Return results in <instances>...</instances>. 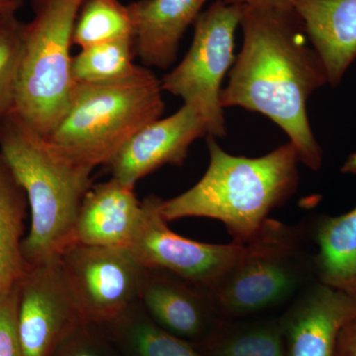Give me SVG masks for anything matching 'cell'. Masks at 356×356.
Here are the masks:
<instances>
[{
  "label": "cell",
  "instance_id": "cell-5",
  "mask_svg": "<svg viewBox=\"0 0 356 356\" xmlns=\"http://www.w3.org/2000/svg\"><path fill=\"white\" fill-rule=\"evenodd\" d=\"M318 281L305 222L268 219L209 293L224 320L280 314Z\"/></svg>",
  "mask_w": 356,
  "mask_h": 356
},
{
  "label": "cell",
  "instance_id": "cell-18",
  "mask_svg": "<svg viewBox=\"0 0 356 356\" xmlns=\"http://www.w3.org/2000/svg\"><path fill=\"white\" fill-rule=\"evenodd\" d=\"M195 346L205 356H286L280 314L222 318Z\"/></svg>",
  "mask_w": 356,
  "mask_h": 356
},
{
  "label": "cell",
  "instance_id": "cell-7",
  "mask_svg": "<svg viewBox=\"0 0 356 356\" xmlns=\"http://www.w3.org/2000/svg\"><path fill=\"white\" fill-rule=\"evenodd\" d=\"M243 4L217 0L194 22L192 44L184 60L161 79V88L178 96L202 117L208 135L226 136L222 83L236 58L235 34L245 13Z\"/></svg>",
  "mask_w": 356,
  "mask_h": 356
},
{
  "label": "cell",
  "instance_id": "cell-6",
  "mask_svg": "<svg viewBox=\"0 0 356 356\" xmlns=\"http://www.w3.org/2000/svg\"><path fill=\"white\" fill-rule=\"evenodd\" d=\"M86 0H33L34 17L23 24V49L14 111L42 136L69 104L74 83V26Z\"/></svg>",
  "mask_w": 356,
  "mask_h": 356
},
{
  "label": "cell",
  "instance_id": "cell-3",
  "mask_svg": "<svg viewBox=\"0 0 356 356\" xmlns=\"http://www.w3.org/2000/svg\"><path fill=\"white\" fill-rule=\"evenodd\" d=\"M0 153L22 187L31 227L22 243L27 267L57 261L74 229L93 170L74 163L14 110L0 124Z\"/></svg>",
  "mask_w": 356,
  "mask_h": 356
},
{
  "label": "cell",
  "instance_id": "cell-25",
  "mask_svg": "<svg viewBox=\"0 0 356 356\" xmlns=\"http://www.w3.org/2000/svg\"><path fill=\"white\" fill-rule=\"evenodd\" d=\"M19 281L0 293V356H24L18 327Z\"/></svg>",
  "mask_w": 356,
  "mask_h": 356
},
{
  "label": "cell",
  "instance_id": "cell-26",
  "mask_svg": "<svg viewBox=\"0 0 356 356\" xmlns=\"http://www.w3.org/2000/svg\"><path fill=\"white\" fill-rule=\"evenodd\" d=\"M336 356H356V318L341 330L337 339Z\"/></svg>",
  "mask_w": 356,
  "mask_h": 356
},
{
  "label": "cell",
  "instance_id": "cell-28",
  "mask_svg": "<svg viewBox=\"0 0 356 356\" xmlns=\"http://www.w3.org/2000/svg\"><path fill=\"white\" fill-rule=\"evenodd\" d=\"M23 4L24 0H0V13L16 14Z\"/></svg>",
  "mask_w": 356,
  "mask_h": 356
},
{
  "label": "cell",
  "instance_id": "cell-24",
  "mask_svg": "<svg viewBox=\"0 0 356 356\" xmlns=\"http://www.w3.org/2000/svg\"><path fill=\"white\" fill-rule=\"evenodd\" d=\"M51 356H123L98 325L84 323L77 327Z\"/></svg>",
  "mask_w": 356,
  "mask_h": 356
},
{
  "label": "cell",
  "instance_id": "cell-17",
  "mask_svg": "<svg viewBox=\"0 0 356 356\" xmlns=\"http://www.w3.org/2000/svg\"><path fill=\"white\" fill-rule=\"evenodd\" d=\"M318 281L356 296V206L339 216L305 221Z\"/></svg>",
  "mask_w": 356,
  "mask_h": 356
},
{
  "label": "cell",
  "instance_id": "cell-9",
  "mask_svg": "<svg viewBox=\"0 0 356 356\" xmlns=\"http://www.w3.org/2000/svg\"><path fill=\"white\" fill-rule=\"evenodd\" d=\"M163 199L147 196L127 248L140 266L168 271L210 292L240 254L243 245L196 242L177 235L161 215Z\"/></svg>",
  "mask_w": 356,
  "mask_h": 356
},
{
  "label": "cell",
  "instance_id": "cell-11",
  "mask_svg": "<svg viewBox=\"0 0 356 356\" xmlns=\"http://www.w3.org/2000/svg\"><path fill=\"white\" fill-rule=\"evenodd\" d=\"M356 318V296L316 281L281 313L286 356H336L341 330Z\"/></svg>",
  "mask_w": 356,
  "mask_h": 356
},
{
  "label": "cell",
  "instance_id": "cell-16",
  "mask_svg": "<svg viewBox=\"0 0 356 356\" xmlns=\"http://www.w3.org/2000/svg\"><path fill=\"white\" fill-rule=\"evenodd\" d=\"M294 8L337 88L356 60V0H296Z\"/></svg>",
  "mask_w": 356,
  "mask_h": 356
},
{
  "label": "cell",
  "instance_id": "cell-23",
  "mask_svg": "<svg viewBox=\"0 0 356 356\" xmlns=\"http://www.w3.org/2000/svg\"><path fill=\"white\" fill-rule=\"evenodd\" d=\"M23 49V23L0 13V124L14 108Z\"/></svg>",
  "mask_w": 356,
  "mask_h": 356
},
{
  "label": "cell",
  "instance_id": "cell-12",
  "mask_svg": "<svg viewBox=\"0 0 356 356\" xmlns=\"http://www.w3.org/2000/svg\"><path fill=\"white\" fill-rule=\"evenodd\" d=\"M207 135L202 117L184 104L175 114L140 129L106 166L115 179L135 187L161 166H184L191 145Z\"/></svg>",
  "mask_w": 356,
  "mask_h": 356
},
{
  "label": "cell",
  "instance_id": "cell-19",
  "mask_svg": "<svg viewBox=\"0 0 356 356\" xmlns=\"http://www.w3.org/2000/svg\"><path fill=\"white\" fill-rule=\"evenodd\" d=\"M98 327L123 356H205L194 344L161 329L139 301L112 322Z\"/></svg>",
  "mask_w": 356,
  "mask_h": 356
},
{
  "label": "cell",
  "instance_id": "cell-10",
  "mask_svg": "<svg viewBox=\"0 0 356 356\" xmlns=\"http://www.w3.org/2000/svg\"><path fill=\"white\" fill-rule=\"evenodd\" d=\"M84 323L58 261L27 267L19 280L18 307L24 356H51Z\"/></svg>",
  "mask_w": 356,
  "mask_h": 356
},
{
  "label": "cell",
  "instance_id": "cell-14",
  "mask_svg": "<svg viewBox=\"0 0 356 356\" xmlns=\"http://www.w3.org/2000/svg\"><path fill=\"white\" fill-rule=\"evenodd\" d=\"M134 191L135 187L122 184L113 177L102 184L91 185L77 214L74 242L127 248L142 210V202Z\"/></svg>",
  "mask_w": 356,
  "mask_h": 356
},
{
  "label": "cell",
  "instance_id": "cell-13",
  "mask_svg": "<svg viewBox=\"0 0 356 356\" xmlns=\"http://www.w3.org/2000/svg\"><path fill=\"white\" fill-rule=\"evenodd\" d=\"M139 303L161 329L194 346L222 320L209 293L161 269L146 268Z\"/></svg>",
  "mask_w": 356,
  "mask_h": 356
},
{
  "label": "cell",
  "instance_id": "cell-8",
  "mask_svg": "<svg viewBox=\"0 0 356 356\" xmlns=\"http://www.w3.org/2000/svg\"><path fill=\"white\" fill-rule=\"evenodd\" d=\"M58 262L89 324H108L139 301L146 267L127 248L74 242L65 248Z\"/></svg>",
  "mask_w": 356,
  "mask_h": 356
},
{
  "label": "cell",
  "instance_id": "cell-2",
  "mask_svg": "<svg viewBox=\"0 0 356 356\" xmlns=\"http://www.w3.org/2000/svg\"><path fill=\"white\" fill-rule=\"evenodd\" d=\"M210 163L202 178L161 203L165 221L209 218L225 225L233 242H250L271 211L292 197L299 185L300 159L291 143L259 156H233L207 136Z\"/></svg>",
  "mask_w": 356,
  "mask_h": 356
},
{
  "label": "cell",
  "instance_id": "cell-1",
  "mask_svg": "<svg viewBox=\"0 0 356 356\" xmlns=\"http://www.w3.org/2000/svg\"><path fill=\"white\" fill-rule=\"evenodd\" d=\"M242 50L222 89L221 104L257 112L289 137L300 163L313 172L323 149L312 131L307 102L327 81L322 60L294 7H245Z\"/></svg>",
  "mask_w": 356,
  "mask_h": 356
},
{
  "label": "cell",
  "instance_id": "cell-20",
  "mask_svg": "<svg viewBox=\"0 0 356 356\" xmlns=\"http://www.w3.org/2000/svg\"><path fill=\"white\" fill-rule=\"evenodd\" d=\"M27 198L0 153V293L13 286L27 269L23 257Z\"/></svg>",
  "mask_w": 356,
  "mask_h": 356
},
{
  "label": "cell",
  "instance_id": "cell-27",
  "mask_svg": "<svg viewBox=\"0 0 356 356\" xmlns=\"http://www.w3.org/2000/svg\"><path fill=\"white\" fill-rule=\"evenodd\" d=\"M225 3L243 4L252 7H275V8H287L294 7L296 0H222Z\"/></svg>",
  "mask_w": 356,
  "mask_h": 356
},
{
  "label": "cell",
  "instance_id": "cell-21",
  "mask_svg": "<svg viewBox=\"0 0 356 356\" xmlns=\"http://www.w3.org/2000/svg\"><path fill=\"white\" fill-rule=\"evenodd\" d=\"M134 38L116 40L81 49L72 58L74 83H105L125 79L135 72Z\"/></svg>",
  "mask_w": 356,
  "mask_h": 356
},
{
  "label": "cell",
  "instance_id": "cell-15",
  "mask_svg": "<svg viewBox=\"0 0 356 356\" xmlns=\"http://www.w3.org/2000/svg\"><path fill=\"white\" fill-rule=\"evenodd\" d=\"M207 0H137L129 4L136 53L147 67L166 70L177 58L180 41Z\"/></svg>",
  "mask_w": 356,
  "mask_h": 356
},
{
  "label": "cell",
  "instance_id": "cell-22",
  "mask_svg": "<svg viewBox=\"0 0 356 356\" xmlns=\"http://www.w3.org/2000/svg\"><path fill=\"white\" fill-rule=\"evenodd\" d=\"M134 38L128 6L119 0H86L74 26L72 43L86 47Z\"/></svg>",
  "mask_w": 356,
  "mask_h": 356
},
{
  "label": "cell",
  "instance_id": "cell-4",
  "mask_svg": "<svg viewBox=\"0 0 356 356\" xmlns=\"http://www.w3.org/2000/svg\"><path fill=\"white\" fill-rule=\"evenodd\" d=\"M161 81L138 65L131 76L105 83H74L69 104L46 140L74 163L107 165L140 129L165 111Z\"/></svg>",
  "mask_w": 356,
  "mask_h": 356
}]
</instances>
